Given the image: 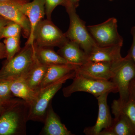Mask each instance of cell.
<instances>
[{"mask_svg":"<svg viewBox=\"0 0 135 135\" xmlns=\"http://www.w3.org/2000/svg\"><path fill=\"white\" fill-rule=\"evenodd\" d=\"M30 110V104L18 98L7 105L0 115V135H26Z\"/></svg>","mask_w":135,"mask_h":135,"instance_id":"6da1fadb","label":"cell"},{"mask_svg":"<svg viewBox=\"0 0 135 135\" xmlns=\"http://www.w3.org/2000/svg\"><path fill=\"white\" fill-rule=\"evenodd\" d=\"M36 60L34 46L25 44L11 60L6 61L0 70V81H12L23 78Z\"/></svg>","mask_w":135,"mask_h":135,"instance_id":"7a4b0ae2","label":"cell"},{"mask_svg":"<svg viewBox=\"0 0 135 135\" xmlns=\"http://www.w3.org/2000/svg\"><path fill=\"white\" fill-rule=\"evenodd\" d=\"M73 80L71 84L63 89V95L65 97L76 92H87L96 98L107 92H118L117 88L110 80L95 79L76 73Z\"/></svg>","mask_w":135,"mask_h":135,"instance_id":"3957f363","label":"cell"},{"mask_svg":"<svg viewBox=\"0 0 135 135\" xmlns=\"http://www.w3.org/2000/svg\"><path fill=\"white\" fill-rule=\"evenodd\" d=\"M75 75V70L57 82L41 89L36 99L30 105L29 120L44 123L52 98L61 88L63 84L68 80L73 79Z\"/></svg>","mask_w":135,"mask_h":135,"instance_id":"277c9868","label":"cell"},{"mask_svg":"<svg viewBox=\"0 0 135 135\" xmlns=\"http://www.w3.org/2000/svg\"><path fill=\"white\" fill-rule=\"evenodd\" d=\"M65 8L70 18L69 28L65 33L66 37L78 44L87 56L98 46L89 33L85 22L77 15L76 8L70 6Z\"/></svg>","mask_w":135,"mask_h":135,"instance_id":"5b68a950","label":"cell"},{"mask_svg":"<svg viewBox=\"0 0 135 135\" xmlns=\"http://www.w3.org/2000/svg\"><path fill=\"white\" fill-rule=\"evenodd\" d=\"M135 79V64L129 54L119 63L114 69V75L110 80L118 89L119 100L122 103L129 98L131 82Z\"/></svg>","mask_w":135,"mask_h":135,"instance_id":"8992f818","label":"cell"},{"mask_svg":"<svg viewBox=\"0 0 135 135\" xmlns=\"http://www.w3.org/2000/svg\"><path fill=\"white\" fill-rule=\"evenodd\" d=\"M87 27L98 46H123V38L118 32V21L115 18H110L101 23Z\"/></svg>","mask_w":135,"mask_h":135,"instance_id":"52a82bcc","label":"cell"},{"mask_svg":"<svg viewBox=\"0 0 135 135\" xmlns=\"http://www.w3.org/2000/svg\"><path fill=\"white\" fill-rule=\"evenodd\" d=\"M67 40L65 34L47 19L39 23L34 32V46L36 47H59Z\"/></svg>","mask_w":135,"mask_h":135,"instance_id":"ba28073f","label":"cell"},{"mask_svg":"<svg viewBox=\"0 0 135 135\" xmlns=\"http://www.w3.org/2000/svg\"><path fill=\"white\" fill-rule=\"evenodd\" d=\"M122 60L115 63L86 61L81 65L76 66L75 73L95 79L110 81L113 77L114 69Z\"/></svg>","mask_w":135,"mask_h":135,"instance_id":"9c48e42d","label":"cell"},{"mask_svg":"<svg viewBox=\"0 0 135 135\" xmlns=\"http://www.w3.org/2000/svg\"><path fill=\"white\" fill-rule=\"evenodd\" d=\"M18 6L21 12L27 17L31 25L30 35L25 44L34 46L35 30L46 15L45 0H33L27 3L19 2Z\"/></svg>","mask_w":135,"mask_h":135,"instance_id":"30bf717a","label":"cell"},{"mask_svg":"<svg viewBox=\"0 0 135 135\" xmlns=\"http://www.w3.org/2000/svg\"><path fill=\"white\" fill-rule=\"evenodd\" d=\"M19 2L12 0H0V16L22 27L25 37L28 38L31 32V25L27 17L20 10Z\"/></svg>","mask_w":135,"mask_h":135,"instance_id":"8fae6325","label":"cell"},{"mask_svg":"<svg viewBox=\"0 0 135 135\" xmlns=\"http://www.w3.org/2000/svg\"><path fill=\"white\" fill-rule=\"evenodd\" d=\"M109 93L107 92L97 98L98 102V112L95 125L85 128L84 133L87 135H98L104 129L110 127L113 119L107 105V97Z\"/></svg>","mask_w":135,"mask_h":135,"instance_id":"7c38bea8","label":"cell"},{"mask_svg":"<svg viewBox=\"0 0 135 135\" xmlns=\"http://www.w3.org/2000/svg\"><path fill=\"white\" fill-rule=\"evenodd\" d=\"M59 48L57 53L69 64L80 66L87 61L86 53L75 42L68 39Z\"/></svg>","mask_w":135,"mask_h":135,"instance_id":"4fadbf2b","label":"cell"},{"mask_svg":"<svg viewBox=\"0 0 135 135\" xmlns=\"http://www.w3.org/2000/svg\"><path fill=\"white\" fill-rule=\"evenodd\" d=\"M43 123L44 126L40 135H74L62 123L59 116L53 110L51 103L49 107Z\"/></svg>","mask_w":135,"mask_h":135,"instance_id":"5bb4252c","label":"cell"},{"mask_svg":"<svg viewBox=\"0 0 135 135\" xmlns=\"http://www.w3.org/2000/svg\"><path fill=\"white\" fill-rule=\"evenodd\" d=\"M122 46H97L87 56V61L115 63L123 58L121 55Z\"/></svg>","mask_w":135,"mask_h":135,"instance_id":"9a60e30c","label":"cell"},{"mask_svg":"<svg viewBox=\"0 0 135 135\" xmlns=\"http://www.w3.org/2000/svg\"><path fill=\"white\" fill-rule=\"evenodd\" d=\"M76 67V66L71 64L47 66L46 74L41 85L40 90L73 72Z\"/></svg>","mask_w":135,"mask_h":135,"instance_id":"2e32d148","label":"cell"},{"mask_svg":"<svg viewBox=\"0 0 135 135\" xmlns=\"http://www.w3.org/2000/svg\"><path fill=\"white\" fill-rule=\"evenodd\" d=\"M47 66L39 62L36 59L29 71L23 78L25 82L34 91L38 92L46 74Z\"/></svg>","mask_w":135,"mask_h":135,"instance_id":"e0dca14e","label":"cell"},{"mask_svg":"<svg viewBox=\"0 0 135 135\" xmlns=\"http://www.w3.org/2000/svg\"><path fill=\"white\" fill-rule=\"evenodd\" d=\"M36 59L46 66L70 64L55 51L52 48L38 47L34 46Z\"/></svg>","mask_w":135,"mask_h":135,"instance_id":"ac0fdd59","label":"cell"},{"mask_svg":"<svg viewBox=\"0 0 135 135\" xmlns=\"http://www.w3.org/2000/svg\"><path fill=\"white\" fill-rule=\"evenodd\" d=\"M10 88L16 97L21 98L30 105L36 99L38 93L31 89L23 78L11 81Z\"/></svg>","mask_w":135,"mask_h":135,"instance_id":"d6986e66","label":"cell"},{"mask_svg":"<svg viewBox=\"0 0 135 135\" xmlns=\"http://www.w3.org/2000/svg\"><path fill=\"white\" fill-rule=\"evenodd\" d=\"M114 115L122 114L126 116L135 128V100L129 95L128 101L122 103L119 99L113 100L112 105Z\"/></svg>","mask_w":135,"mask_h":135,"instance_id":"ffe728a7","label":"cell"},{"mask_svg":"<svg viewBox=\"0 0 135 135\" xmlns=\"http://www.w3.org/2000/svg\"><path fill=\"white\" fill-rule=\"evenodd\" d=\"M110 128L114 135H135V128L126 116L122 114L114 115Z\"/></svg>","mask_w":135,"mask_h":135,"instance_id":"44dd1931","label":"cell"},{"mask_svg":"<svg viewBox=\"0 0 135 135\" xmlns=\"http://www.w3.org/2000/svg\"><path fill=\"white\" fill-rule=\"evenodd\" d=\"M20 36L6 38L4 40L7 54V61L11 59L21 50Z\"/></svg>","mask_w":135,"mask_h":135,"instance_id":"7402d4cb","label":"cell"},{"mask_svg":"<svg viewBox=\"0 0 135 135\" xmlns=\"http://www.w3.org/2000/svg\"><path fill=\"white\" fill-rule=\"evenodd\" d=\"M11 82L10 81H0V103L6 106L17 98H15V97L11 92Z\"/></svg>","mask_w":135,"mask_h":135,"instance_id":"603a6c76","label":"cell"},{"mask_svg":"<svg viewBox=\"0 0 135 135\" xmlns=\"http://www.w3.org/2000/svg\"><path fill=\"white\" fill-rule=\"evenodd\" d=\"M22 30L20 25L16 22L10 21L3 28L1 35V39L20 36Z\"/></svg>","mask_w":135,"mask_h":135,"instance_id":"cb8c5ba5","label":"cell"},{"mask_svg":"<svg viewBox=\"0 0 135 135\" xmlns=\"http://www.w3.org/2000/svg\"><path fill=\"white\" fill-rule=\"evenodd\" d=\"M65 0H45V13L47 19L51 20V14L55 8L59 5L65 6Z\"/></svg>","mask_w":135,"mask_h":135,"instance_id":"d4e9b609","label":"cell"},{"mask_svg":"<svg viewBox=\"0 0 135 135\" xmlns=\"http://www.w3.org/2000/svg\"><path fill=\"white\" fill-rule=\"evenodd\" d=\"M131 33L133 37V41L128 54L130 56L135 64V26L131 28Z\"/></svg>","mask_w":135,"mask_h":135,"instance_id":"484cf974","label":"cell"},{"mask_svg":"<svg viewBox=\"0 0 135 135\" xmlns=\"http://www.w3.org/2000/svg\"><path fill=\"white\" fill-rule=\"evenodd\" d=\"M80 0H65V7L68 6L74 7L77 8L79 5Z\"/></svg>","mask_w":135,"mask_h":135,"instance_id":"4316f807","label":"cell"},{"mask_svg":"<svg viewBox=\"0 0 135 135\" xmlns=\"http://www.w3.org/2000/svg\"><path fill=\"white\" fill-rule=\"evenodd\" d=\"M7 54L5 44L2 42H0V59L7 58Z\"/></svg>","mask_w":135,"mask_h":135,"instance_id":"83f0119b","label":"cell"},{"mask_svg":"<svg viewBox=\"0 0 135 135\" xmlns=\"http://www.w3.org/2000/svg\"><path fill=\"white\" fill-rule=\"evenodd\" d=\"M9 20L0 16V40L1 39V35L3 28L10 22Z\"/></svg>","mask_w":135,"mask_h":135,"instance_id":"f1b7e54d","label":"cell"},{"mask_svg":"<svg viewBox=\"0 0 135 135\" xmlns=\"http://www.w3.org/2000/svg\"><path fill=\"white\" fill-rule=\"evenodd\" d=\"M129 95L133 97L135 100V79L133 80L131 82L129 86Z\"/></svg>","mask_w":135,"mask_h":135,"instance_id":"f546056e","label":"cell"},{"mask_svg":"<svg viewBox=\"0 0 135 135\" xmlns=\"http://www.w3.org/2000/svg\"><path fill=\"white\" fill-rule=\"evenodd\" d=\"M98 135H114V134L110 127L101 131Z\"/></svg>","mask_w":135,"mask_h":135,"instance_id":"4dcf8cb0","label":"cell"},{"mask_svg":"<svg viewBox=\"0 0 135 135\" xmlns=\"http://www.w3.org/2000/svg\"><path fill=\"white\" fill-rule=\"evenodd\" d=\"M7 106L4 105L0 103V115L2 114V113L5 110V108H6Z\"/></svg>","mask_w":135,"mask_h":135,"instance_id":"1f68e13d","label":"cell"},{"mask_svg":"<svg viewBox=\"0 0 135 135\" xmlns=\"http://www.w3.org/2000/svg\"><path fill=\"white\" fill-rule=\"evenodd\" d=\"M109 1H113V0H109Z\"/></svg>","mask_w":135,"mask_h":135,"instance_id":"d6a6232c","label":"cell"}]
</instances>
